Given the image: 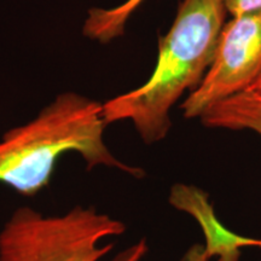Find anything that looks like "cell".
Instances as JSON below:
<instances>
[{
    "mask_svg": "<svg viewBox=\"0 0 261 261\" xmlns=\"http://www.w3.org/2000/svg\"><path fill=\"white\" fill-rule=\"evenodd\" d=\"M125 230L122 221L93 208L77 205L62 215L45 217L21 207L0 231V261H98L114 247L98 243Z\"/></svg>",
    "mask_w": 261,
    "mask_h": 261,
    "instance_id": "obj_3",
    "label": "cell"
},
{
    "mask_svg": "<svg viewBox=\"0 0 261 261\" xmlns=\"http://www.w3.org/2000/svg\"><path fill=\"white\" fill-rule=\"evenodd\" d=\"M249 90H250V91H254V92L261 94V74L259 75V77H257L256 81L252 85V87H250Z\"/></svg>",
    "mask_w": 261,
    "mask_h": 261,
    "instance_id": "obj_12",
    "label": "cell"
},
{
    "mask_svg": "<svg viewBox=\"0 0 261 261\" xmlns=\"http://www.w3.org/2000/svg\"><path fill=\"white\" fill-rule=\"evenodd\" d=\"M227 11L223 0H182L172 27L160 39L155 69L144 85L103 104L107 125L129 120L146 144L168 135L169 112L207 73Z\"/></svg>",
    "mask_w": 261,
    "mask_h": 261,
    "instance_id": "obj_1",
    "label": "cell"
},
{
    "mask_svg": "<svg viewBox=\"0 0 261 261\" xmlns=\"http://www.w3.org/2000/svg\"><path fill=\"white\" fill-rule=\"evenodd\" d=\"M169 202L177 210L191 214L201 225L205 237L204 252L210 259L217 255L218 261H238L240 234L231 232L217 219L205 192L192 185L175 184L171 190Z\"/></svg>",
    "mask_w": 261,
    "mask_h": 261,
    "instance_id": "obj_5",
    "label": "cell"
},
{
    "mask_svg": "<svg viewBox=\"0 0 261 261\" xmlns=\"http://www.w3.org/2000/svg\"><path fill=\"white\" fill-rule=\"evenodd\" d=\"M238 244H240L241 248L243 247H257L261 248V240H257V238H249V237H238Z\"/></svg>",
    "mask_w": 261,
    "mask_h": 261,
    "instance_id": "obj_11",
    "label": "cell"
},
{
    "mask_svg": "<svg viewBox=\"0 0 261 261\" xmlns=\"http://www.w3.org/2000/svg\"><path fill=\"white\" fill-rule=\"evenodd\" d=\"M145 0H126L112 9H91L84 24V34L99 42H109L125 33L127 22Z\"/></svg>",
    "mask_w": 261,
    "mask_h": 261,
    "instance_id": "obj_7",
    "label": "cell"
},
{
    "mask_svg": "<svg viewBox=\"0 0 261 261\" xmlns=\"http://www.w3.org/2000/svg\"><path fill=\"white\" fill-rule=\"evenodd\" d=\"M200 119L211 128L249 129L261 137V94L243 91L212 106Z\"/></svg>",
    "mask_w": 261,
    "mask_h": 261,
    "instance_id": "obj_6",
    "label": "cell"
},
{
    "mask_svg": "<svg viewBox=\"0 0 261 261\" xmlns=\"http://www.w3.org/2000/svg\"><path fill=\"white\" fill-rule=\"evenodd\" d=\"M223 4L231 17L261 11V0H223Z\"/></svg>",
    "mask_w": 261,
    "mask_h": 261,
    "instance_id": "obj_8",
    "label": "cell"
},
{
    "mask_svg": "<svg viewBox=\"0 0 261 261\" xmlns=\"http://www.w3.org/2000/svg\"><path fill=\"white\" fill-rule=\"evenodd\" d=\"M148 250V243H146L145 238H143L130 247L126 248L122 252L116 254L112 261H142Z\"/></svg>",
    "mask_w": 261,
    "mask_h": 261,
    "instance_id": "obj_9",
    "label": "cell"
},
{
    "mask_svg": "<svg viewBox=\"0 0 261 261\" xmlns=\"http://www.w3.org/2000/svg\"><path fill=\"white\" fill-rule=\"evenodd\" d=\"M261 74V11L225 22L207 73L181 104L187 119L249 90Z\"/></svg>",
    "mask_w": 261,
    "mask_h": 261,
    "instance_id": "obj_4",
    "label": "cell"
},
{
    "mask_svg": "<svg viewBox=\"0 0 261 261\" xmlns=\"http://www.w3.org/2000/svg\"><path fill=\"white\" fill-rule=\"evenodd\" d=\"M180 261H210V257L205 254L203 246L194 244L191 248H189L188 252L184 254Z\"/></svg>",
    "mask_w": 261,
    "mask_h": 261,
    "instance_id": "obj_10",
    "label": "cell"
},
{
    "mask_svg": "<svg viewBox=\"0 0 261 261\" xmlns=\"http://www.w3.org/2000/svg\"><path fill=\"white\" fill-rule=\"evenodd\" d=\"M108 125L103 104L74 92L62 93L23 126L6 132L0 142V182L23 196L47 187L57 160L77 152L87 167L116 168L143 178L142 168L117 160L103 140Z\"/></svg>",
    "mask_w": 261,
    "mask_h": 261,
    "instance_id": "obj_2",
    "label": "cell"
}]
</instances>
